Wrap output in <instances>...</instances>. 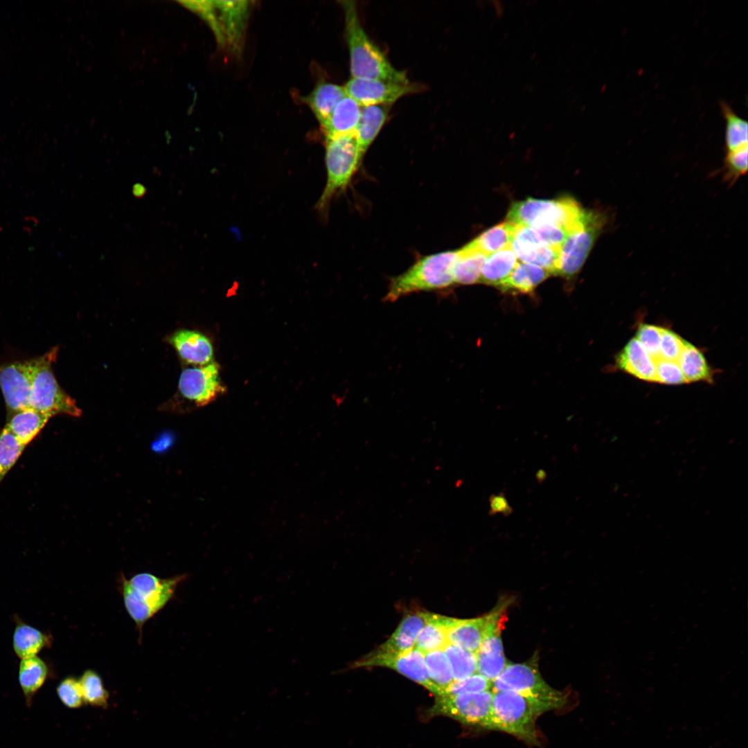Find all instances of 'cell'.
I'll return each instance as SVG.
<instances>
[{"instance_id":"obj_1","label":"cell","mask_w":748,"mask_h":748,"mask_svg":"<svg viewBox=\"0 0 748 748\" xmlns=\"http://www.w3.org/2000/svg\"><path fill=\"white\" fill-rule=\"evenodd\" d=\"M564 692L555 696H540L514 691H493L490 730L511 734L531 745L539 744L535 722L543 713L562 707Z\"/></svg>"},{"instance_id":"obj_2","label":"cell","mask_w":748,"mask_h":748,"mask_svg":"<svg viewBox=\"0 0 748 748\" xmlns=\"http://www.w3.org/2000/svg\"><path fill=\"white\" fill-rule=\"evenodd\" d=\"M341 3L344 11L352 78L409 82L406 73L393 67L368 37L360 22L355 2L343 1Z\"/></svg>"},{"instance_id":"obj_3","label":"cell","mask_w":748,"mask_h":748,"mask_svg":"<svg viewBox=\"0 0 748 748\" xmlns=\"http://www.w3.org/2000/svg\"><path fill=\"white\" fill-rule=\"evenodd\" d=\"M185 578L182 574L161 578L150 573H137L130 579L122 577L124 605L140 632L143 625L171 600Z\"/></svg>"},{"instance_id":"obj_4","label":"cell","mask_w":748,"mask_h":748,"mask_svg":"<svg viewBox=\"0 0 748 748\" xmlns=\"http://www.w3.org/2000/svg\"><path fill=\"white\" fill-rule=\"evenodd\" d=\"M458 250L422 256L403 273L391 278L384 301H395L420 291L442 290L454 284L453 267Z\"/></svg>"},{"instance_id":"obj_5","label":"cell","mask_w":748,"mask_h":748,"mask_svg":"<svg viewBox=\"0 0 748 748\" xmlns=\"http://www.w3.org/2000/svg\"><path fill=\"white\" fill-rule=\"evenodd\" d=\"M589 211L569 197L556 199L528 198L511 205L507 220L514 224L528 227L555 226L569 234L584 224Z\"/></svg>"},{"instance_id":"obj_6","label":"cell","mask_w":748,"mask_h":748,"mask_svg":"<svg viewBox=\"0 0 748 748\" xmlns=\"http://www.w3.org/2000/svg\"><path fill=\"white\" fill-rule=\"evenodd\" d=\"M363 156L355 134L326 139L327 179L316 204L318 211L326 212L332 199L347 188Z\"/></svg>"},{"instance_id":"obj_7","label":"cell","mask_w":748,"mask_h":748,"mask_svg":"<svg viewBox=\"0 0 748 748\" xmlns=\"http://www.w3.org/2000/svg\"><path fill=\"white\" fill-rule=\"evenodd\" d=\"M58 348L54 347L44 355L30 359L31 391L30 407L51 417L66 414L78 417L82 414L75 401L60 386L52 368Z\"/></svg>"},{"instance_id":"obj_8","label":"cell","mask_w":748,"mask_h":748,"mask_svg":"<svg viewBox=\"0 0 748 748\" xmlns=\"http://www.w3.org/2000/svg\"><path fill=\"white\" fill-rule=\"evenodd\" d=\"M200 11L213 28L217 42L233 52L240 50L249 9L248 1L197 2Z\"/></svg>"},{"instance_id":"obj_9","label":"cell","mask_w":748,"mask_h":748,"mask_svg":"<svg viewBox=\"0 0 748 748\" xmlns=\"http://www.w3.org/2000/svg\"><path fill=\"white\" fill-rule=\"evenodd\" d=\"M492 697V690L438 696L427 714L447 716L465 725L490 730Z\"/></svg>"},{"instance_id":"obj_10","label":"cell","mask_w":748,"mask_h":748,"mask_svg":"<svg viewBox=\"0 0 748 748\" xmlns=\"http://www.w3.org/2000/svg\"><path fill=\"white\" fill-rule=\"evenodd\" d=\"M605 224L604 215L590 211L584 224L569 233L562 244L555 275L571 278L580 271Z\"/></svg>"},{"instance_id":"obj_11","label":"cell","mask_w":748,"mask_h":748,"mask_svg":"<svg viewBox=\"0 0 748 748\" xmlns=\"http://www.w3.org/2000/svg\"><path fill=\"white\" fill-rule=\"evenodd\" d=\"M386 667L397 671L403 676L419 684L436 695H440L439 688L430 679L422 651L412 649L399 654H380L371 652L355 661L353 668L362 667Z\"/></svg>"},{"instance_id":"obj_12","label":"cell","mask_w":748,"mask_h":748,"mask_svg":"<svg viewBox=\"0 0 748 748\" xmlns=\"http://www.w3.org/2000/svg\"><path fill=\"white\" fill-rule=\"evenodd\" d=\"M506 603L497 605L488 614L474 618H451L448 643L477 654L484 639L494 630L504 627Z\"/></svg>"},{"instance_id":"obj_13","label":"cell","mask_w":748,"mask_h":748,"mask_svg":"<svg viewBox=\"0 0 748 748\" xmlns=\"http://www.w3.org/2000/svg\"><path fill=\"white\" fill-rule=\"evenodd\" d=\"M537 659L533 658L521 664H508L501 674L492 682V691H509L540 696L561 694L549 686L538 669Z\"/></svg>"},{"instance_id":"obj_14","label":"cell","mask_w":748,"mask_h":748,"mask_svg":"<svg viewBox=\"0 0 748 748\" xmlns=\"http://www.w3.org/2000/svg\"><path fill=\"white\" fill-rule=\"evenodd\" d=\"M181 395L198 407L205 406L224 390L220 379L218 364L212 362L204 366L184 369L178 384Z\"/></svg>"},{"instance_id":"obj_15","label":"cell","mask_w":748,"mask_h":748,"mask_svg":"<svg viewBox=\"0 0 748 748\" xmlns=\"http://www.w3.org/2000/svg\"><path fill=\"white\" fill-rule=\"evenodd\" d=\"M348 96L361 106L386 105H390L401 97L420 91L416 84L397 83L376 79H350L345 86Z\"/></svg>"},{"instance_id":"obj_16","label":"cell","mask_w":748,"mask_h":748,"mask_svg":"<svg viewBox=\"0 0 748 748\" xmlns=\"http://www.w3.org/2000/svg\"><path fill=\"white\" fill-rule=\"evenodd\" d=\"M0 388L11 414L30 407L31 371L30 359L0 364Z\"/></svg>"},{"instance_id":"obj_17","label":"cell","mask_w":748,"mask_h":748,"mask_svg":"<svg viewBox=\"0 0 748 748\" xmlns=\"http://www.w3.org/2000/svg\"><path fill=\"white\" fill-rule=\"evenodd\" d=\"M431 612L413 611L407 614L392 635L373 652L399 654L412 649L416 639L428 621Z\"/></svg>"},{"instance_id":"obj_18","label":"cell","mask_w":748,"mask_h":748,"mask_svg":"<svg viewBox=\"0 0 748 748\" xmlns=\"http://www.w3.org/2000/svg\"><path fill=\"white\" fill-rule=\"evenodd\" d=\"M168 341L181 358L188 364L199 366L213 362L212 344L205 335L199 332L179 330L169 337Z\"/></svg>"},{"instance_id":"obj_19","label":"cell","mask_w":748,"mask_h":748,"mask_svg":"<svg viewBox=\"0 0 748 748\" xmlns=\"http://www.w3.org/2000/svg\"><path fill=\"white\" fill-rule=\"evenodd\" d=\"M617 366L641 380L657 382L654 359L636 338L630 339L616 357Z\"/></svg>"},{"instance_id":"obj_20","label":"cell","mask_w":748,"mask_h":748,"mask_svg":"<svg viewBox=\"0 0 748 748\" xmlns=\"http://www.w3.org/2000/svg\"><path fill=\"white\" fill-rule=\"evenodd\" d=\"M504 627L492 631L483 641L477 652V673L490 682L495 679L506 666L502 640Z\"/></svg>"},{"instance_id":"obj_21","label":"cell","mask_w":748,"mask_h":748,"mask_svg":"<svg viewBox=\"0 0 748 748\" xmlns=\"http://www.w3.org/2000/svg\"><path fill=\"white\" fill-rule=\"evenodd\" d=\"M362 106L348 95L335 106L328 119L321 125L326 139L355 134Z\"/></svg>"},{"instance_id":"obj_22","label":"cell","mask_w":748,"mask_h":748,"mask_svg":"<svg viewBox=\"0 0 748 748\" xmlns=\"http://www.w3.org/2000/svg\"><path fill=\"white\" fill-rule=\"evenodd\" d=\"M510 247L522 262L538 266L550 274H555L560 248L517 238H513Z\"/></svg>"},{"instance_id":"obj_23","label":"cell","mask_w":748,"mask_h":748,"mask_svg":"<svg viewBox=\"0 0 748 748\" xmlns=\"http://www.w3.org/2000/svg\"><path fill=\"white\" fill-rule=\"evenodd\" d=\"M50 415L30 407L12 414L5 428L24 445L29 444L44 427Z\"/></svg>"},{"instance_id":"obj_24","label":"cell","mask_w":748,"mask_h":748,"mask_svg":"<svg viewBox=\"0 0 748 748\" xmlns=\"http://www.w3.org/2000/svg\"><path fill=\"white\" fill-rule=\"evenodd\" d=\"M389 109L386 105L362 106L355 135L364 155L384 125Z\"/></svg>"},{"instance_id":"obj_25","label":"cell","mask_w":748,"mask_h":748,"mask_svg":"<svg viewBox=\"0 0 748 748\" xmlns=\"http://www.w3.org/2000/svg\"><path fill=\"white\" fill-rule=\"evenodd\" d=\"M347 93L344 87L330 83L321 82L305 98L316 118L322 125L329 117L337 104Z\"/></svg>"},{"instance_id":"obj_26","label":"cell","mask_w":748,"mask_h":748,"mask_svg":"<svg viewBox=\"0 0 748 748\" xmlns=\"http://www.w3.org/2000/svg\"><path fill=\"white\" fill-rule=\"evenodd\" d=\"M49 675L46 664L39 657L34 656L21 660L19 667V683L28 706L44 684Z\"/></svg>"},{"instance_id":"obj_27","label":"cell","mask_w":748,"mask_h":748,"mask_svg":"<svg viewBox=\"0 0 748 748\" xmlns=\"http://www.w3.org/2000/svg\"><path fill=\"white\" fill-rule=\"evenodd\" d=\"M517 258L511 247L486 256L481 271L479 283L498 287L512 272Z\"/></svg>"},{"instance_id":"obj_28","label":"cell","mask_w":748,"mask_h":748,"mask_svg":"<svg viewBox=\"0 0 748 748\" xmlns=\"http://www.w3.org/2000/svg\"><path fill=\"white\" fill-rule=\"evenodd\" d=\"M549 272L538 266L517 262L516 266L497 287L504 292L514 291L520 293H530L544 281Z\"/></svg>"},{"instance_id":"obj_29","label":"cell","mask_w":748,"mask_h":748,"mask_svg":"<svg viewBox=\"0 0 748 748\" xmlns=\"http://www.w3.org/2000/svg\"><path fill=\"white\" fill-rule=\"evenodd\" d=\"M51 639L49 635L39 630L18 621L13 633V649L21 659L34 657L50 645Z\"/></svg>"},{"instance_id":"obj_30","label":"cell","mask_w":748,"mask_h":748,"mask_svg":"<svg viewBox=\"0 0 748 748\" xmlns=\"http://www.w3.org/2000/svg\"><path fill=\"white\" fill-rule=\"evenodd\" d=\"M486 256L468 244L458 250L453 267L454 283L471 285L479 282L481 271Z\"/></svg>"},{"instance_id":"obj_31","label":"cell","mask_w":748,"mask_h":748,"mask_svg":"<svg viewBox=\"0 0 748 748\" xmlns=\"http://www.w3.org/2000/svg\"><path fill=\"white\" fill-rule=\"evenodd\" d=\"M450 618L431 613L428 621L416 639L414 648L424 653L443 649L448 643L447 628Z\"/></svg>"},{"instance_id":"obj_32","label":"cell","mask_w":748,"mask_h":748,"mask_svg":"<svg viewBox=\"0 0 748 748\" xmlns=\"http://www.w3.org/2000/svg\"><path fill=\"white\" fill-rule=\"evenodd\" d=\"M516 225L507 221L497 224L468 243L486 256L510 247Z\"/></svg>"},{"instance_id":"obj_33","label":"cell","mask_w":748,"mask_h":748,"mask_svg":"<svg viewBox=\"0 0 748 748\" xmlns=\"http://www.w3.org/2000/svg\"><path fill=\"white\" fill-rule=\"evenodd\" d=\"M686 383L711 382L713 372L700 349L687 341L677 361Z\"/></svg>"},{"instance_id":"obj_34","label":"cell","mask_w":748,"mask_h":748,"mask_svg":"<svg viewBox=\"0 0 748 748\" xmlns=\"http://www.w3.org/2000/svg\"><path fill=\"white\" fill-rule=\"evenodd\" d=\"M720 106L725 121L726 153L748 147L747 121L739 116L727 102L721 101Z\"/></svg>"},{"instance_id":"obj_35","label":"cell","mask_w":748,"mask_h":748,"mask_svg":"<svg viewBox=\"0 0 748 748\" xmlns=\"http://www.w3.org/2000/svg\"><path fill=\"white\" fill-rule=\"evenodd\" d=\"M424 654L428 675L432 682L440 691L439 695L440 696L454 680L449 660L443 649L429 651Z\"/></svg>"},{"instance_id":"obj_36","label":"cell","mask_w":748,"mask_h":748,"mask_svg":"<svg viewBox=\"0 0 748 748\" xmlns=\"http://www.w3.org/2000/svg\"><path fill=\"white\" fill-rule=\"evenodd\" d=\"M78 680L84 704L103 709L107 707L109 693L97 672L87 670Z\"/></svg>"},{"instance_id":"obj_37","label":"cell","mask_w":748,"mask_h":748,"mask_svg":"<svg viewBox=\"0 0 748 748\" xmlns=\"http://www.w3.org/2000/svg\"><path fill=\"white\" fill-rule=\"evenodd\" d=\"M443 650L449 660L454 680H461L477 673L475 653L448 643Z\"/></svg>"},{"instance_id":"obj_38","label":"cell","mask_w":748,"mask_h":748,"mask_svg":"<svg viewBox=\"0 0 748 748\" xmlns=\"http://www.w3.org/2000/svg\"><path fill=\"white\" fill-rule=\"evenodd\" d=\"M26 446L6 428L0 432V483L15 464Z\"/></svg>"},{"instance_id":"obj_39","label":"cell","mask_w":748,"mask_h":748,"mask_svg":"<svg viewBox=\"0 0 748 748\" xmlns=\"http://www.w3.org/2000/svg\"><path fill=\"white\" fill-rule=\"evenodd\" d=\"M492 690V682L479 673L454 682L445 690L443 695H456Z\"/></svg>"},{"instance_id":"obj_40","label":"cell","mask_w":748,"mask_h":748,"mask_svg":"<svg viewBox=\"0 0 748 748\" xmlns=\"http://www.w3.org/2000/svg\"><path fill=\"white\" fill-rule=\"evenodd\" d=\"M56 692L61 702L69 709L80 708L84 703L79 680L73 677L60 681Z\"/></svg>"},{"instance_id":"obj_41","label":"cell","mask_w":748,"mask_h":748,"mask_svg":"<svg viewBox=\"0 0 748 748\" xmlns=\"http://www.w3.org/2000/svg\"><path fill=\"white\" fill-rule=\"evenodd\" d=\"M748 147L725 154L724 168L726 180L730 184L743 176L747 171Z\"/></svg>"},{"instance_id":"obj_42","label":"cell","mask_w":748,"mask_h":748,"mask_svg":"<svg viewBox=\"0 0 748 748\" xmlns=\"http://www.w3.org/2000/svg\"><path fill=\"white\" fill-rule=\"evenodd\" d=\"M661 330V327L642 324L636 331L635 338L654 359L660 357Z\"/></svg>"},{"instance_id":"obj_43","label":"cell","mask_w":748,"mask_h":748,"mask_svg":"<svg viewBox=\"0 0 748 748\" xmlns=\"http://www.w3.org/2000/svg\"><path fill=\"white\" fill-rule=\"evenodd\" d=\"M656 381L666 384L686 383L681 368L677 362L659 357L654 359Z\"/></svg>"},{"instance_id":"obj_44","label":"cell","mask_w":748,"mask_h":748,"mask_svg":"<svg viewBox=\"0 0 748 748\" xmlns=\"http://www.w3.org/2000/svg\"><path fill=\"white\" fill-rule=\"evenodd\" d=\"M686 342L675 332L667 328H661L660 357L677 362Z\"/></svg>"},{"instance_id":"obj_45","label":"cell","mask_w":748,"mask_h":748,"mask_svg":"<svg viewBox=\"0 0 748 748\" xmlns=\"http://www.w3.org/2000/svg\"><path fill=\"white\" fill-rule=\"evenodd\" d=\"M490 501V513L491 515H496L497 513H502L505 515H510L513 509L509 505L506 497L504 494L492 495L489 499Z\"/></svg>"},{"instance_id":"obj_46","label":"cell","mask_w":748,"mask_h":748,"mask_svg":"<svg viewBox=\"0 0 748 748\" xmlns=\"http://www.w3.org/2000/svg\"><path fill=\"white\" fill-rule=\"evenodd\" d=\"M536 478L539 482H541L546 478V473L544 470H538L536 474Z\"/></svg>"}]
</instances>
